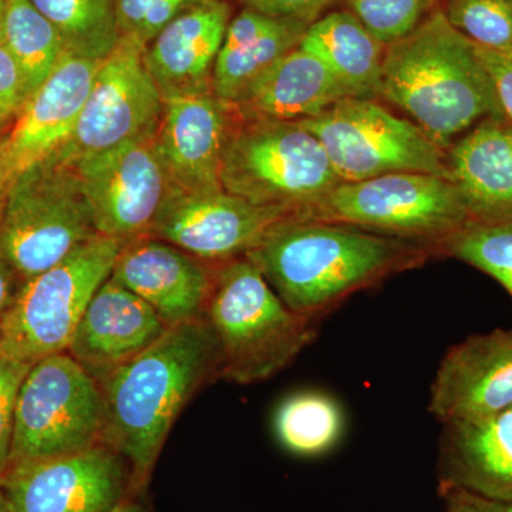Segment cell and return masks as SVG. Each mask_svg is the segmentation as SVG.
<instances>
[{
	"label": "cell",
	"mask_w": 512,
	"mask_h": 512,
	"mask_svg": "<svg viewBox=\"0 0 512 512\" xmlns=\"http://www.w3.org/2000/svg\"><path fill=\"white\" fill-rule=\"evenodd\" d=\"M215 379L220 349L204 316L170 326L140 355L97 377L104 406L100 443L126 461L136 490L147 484L185 404Z\"/></svg>",
	"instance_id": "1"
},
{
	"label": "cell",
	"mask_w": 512,
	"mask_h": 512,
	"mask_svg": "<svg viewBox=\"0 0 512 512\" xmlns=\"http://www.w3.org/2000/svg\"><path fill=\"white\" fill-rule=\"evenodd\" d=\"M426 245L288 215L272 225L247 258L292 311L319 320L353 293L420 264Z\"/></svg>",
	"instance_id": "2"
},
{
	"label": "cell",
	"mask_w": 512,
	"mask_h": 512,
	"mask_svg": "<svg viewBox=\"0 0 512 512\" xmlns=\"http://www.w3.org/2000/svg\"><path fill=\"white\" fill-rule=\"evenodd\" d=\"M382 96L443 150L481 120L503 116L476 45L441 9L386 46Z\"/></svg>",
	"instance_id": "3"
},
{
	"label": "cell",
	"mask_w": 512,
	"mask_h": 512,
	"mask_svg": "<svg viewBox=\"0 0 512 512\" xmlns=\"http://www.w3.org/2000/svg\"><path fill=\"white\" fill-rule=\"evenodd\" d=\"M204 318L220 349V379L254 384L291 365L319 320L292 311L247 258L215 264Z\"/></svg>",
	"instance_id": "4"
},
{
	"label": "cell",
	"mask_w": 512,
	"mask_h": 512,
	"mask_svg": "<svg viewBox=\"0 0 512 512\" xmlns=\"http://www.w3.org/2000/svg\"><path fill=\"white\" fill-rule=\"evenodd\" d=\"M224 191L256 205L305 212L342 183L318 138L299 121L235 116L224 156Z\"/></svg>",
	"instance_id": "5"
},
{
	"label": "cell",
	"mask_w": 512,
	"mask_h": 512,
	"mask_svg": "<svg viewBox=\"0 0 512 512\" xmlns=\"http://www.w3.org/2000/svg\"><path fill=\"white\" fill-rule=\"evenodd\" d=\"M97 235L76 170L59 151L13 180L0 220V252L23 282Z\"/></svg>",
	"instance_id": "6"
},
{
	"label": "cell",
	"mask_w": 512,
	"mask_h": 512,
	"mask_svg": "<svg viewBox=\"0 0 512 512\" xmlns=\"http://www.w3.org/2000/svg\"><path fill=\"white\" fill-rule=\"evenodd\" d=\"M301 215L416 242L434 252L471 221L451 178L424 173L340 183Z\"/></svg>",
	"instance_id": "7"
},
{
	"label": "cell",
	"mask_w": 512,
	"mask_h": 512,
	"mask_svg": "<svg viewBox=\"0 0 512 512\" xmlns=\"http://www.w3.org/2000/svg\"><path fill=\"white\" fill-rule=\"evenodd\" d=\"M123 247L97 235L60 264L20 286L0 323V346L9 356L33 366L66 352L87 305L110 278Z\"/></svg>",
	"instance_id": "8"
},
{
	"label": "cell",
	"mask_w": 512,
	"mask_h": 512,
	"mask_svg": "<svg viewBox=\"0 0 512 512\" xmlns=\"http://www.w3.org/2000/svg\"><path fill=\"white\" fill-rule=\"evenodd\" d=\"M103 419L99 383L69 353L39 360L20 387L9 467L96 446Z\"/></svg>",
	"instance_id": "9"
},
{
	"label": "cell",
	"mask_w": 512,
	"mask_h": 512,
	"mask_svg": "<svg viewBox=\"0 0 512 512\" xmlns=\"http://www.w3.org/2000/svg\"><path fill=\"white\" fill-rule=\"evenodd\" d=\"M299 123L318 138L342 183L394 173L448 175L443 148L376 100L346 97Z\"/></svg>",
	"instance_id": "10"
},
{
	"label": "cell",
	"mask_w": 512,
	"mask_h": 512,
	"mask_svg": "<svg viewBox=\"0 0 512 512\" xmlns=\"http://www.w3.org/2000/svg\"><path fill=\"white\" fill-rule=\"evenodd\" d=\"M69 163L82 184L97 234L123 245L146 237L165 201L178 191L158 153L156 136Z\"/></svg>",
	"instance_id": "11"
},
{
	"label": "cell",
	"mask_w": 512,
	"mask_h": 512,
	"mask_svg": "<svg viewBox=\"0 0 512 512\" xmlns=\"http://www.w3.org/2000/svg\"><path fill=\"white\" fill-rule=\"evenodd\" d=\"M146 49L120 37L94 76L72 138L60 148L67 161L156 136L164 100L144 60Z\"/></svg>",
	"instance_id": "12"
},
{
	"label": "cell",
	"mask_w": 512,
	"mask_h": 512,
	"mask_svg": "<svg viewBox=\"0 0 512 512\" xmlns=\"http://www.w3.org/2000/svg\"><path fill=\"white\" fill-rule=\"evenodd\" d=\"M0 483L10 512H113L136 494L130 467L103 443L13 464Z\"/></svg>",
	"instance_id": "13"
},
{
	"label": "cell",
	"mask_w": 512,
	"mask_h": 512,
	"mask_svg": "<svg viewBox=\"0 0 512 512\" xmlns=\"http://www.w3.org/2000/svg\"><path fill=\"white\" fill-rule=\"evenodd\" d=\"M291 214L295 212L256 205L224 190L175 191L148 235L208 264H221L247 255L272 225Z\"/></svg>",
	"instance_id": "14"
},
{
	"label": "cell",
	"mask_w": 512,
	"mask_h": 512,
	"mask_svg": "<svg viewBox=\"0 0 512 512\" xmlns=\"http://www.w3.org/2000/svg\"><path fill=\"white\" fill-rule=\"evenodd\" d=\"M100 62L66 50L26 101L8 133L0 137V160L12 181L72 138Z\"/></svg>",
	"instance_id": "15"
},
{
	"label": "cell",
	"mask_w": 512,
	"mask_h": 512,
	"mask_svg": "<svg viewBox=\"0 0 512 512\" xmlns=\"http://www.w3.org/2000/svg\"><path fill=\"white\" fill-rule=\"evenodd\" d=\"M512 406V329L470 336L448 350L431 384L441 424L480 419Z\"/></svg>",
	"instance_id": "16"
},
{
	"label": "cell",
	"mask_w": 512,
	"mask_h": 512,
	"mask_svg": "<svg viewBox=\"0 0 512 512\" xmlns=\"http://www.w3.org/2000/svg\"><path fill=\"white\" fill-rule=\"evenodd\" d=\"M214 269L215 264L146 235L121 247L110 278L174 326L204 316Z\"/></svg>",
	"instance_id": "17"
},
{
	"label": "cell",
	"mask_w": 512,
	"mask_h": 512,
	"mask_svg": "<svg viewBox=\"0 0 512 512\" xmlns=\"http://www.w3.org/2000/svg\"><path fill=\"white\" fill-rule=\"evenodd\" d=\"M235 113L214 93L164 101L156 146L178 191L215 192Z\"/></svg>",
	"instance_id": "18"
},
{
	"label": "cell",
	"mask_w": 512,
	"mask_h": 512,
	"mask_svg": "<svg viewBox=\"0 0 512 512\" xmlns=\"http://www.w3.org/2000/svg\"><path fill=\"white\" fill-rule=\"evenodd\" d=\"M229 22L227 2L198 0L148 45L144 60L164 101L212 93V73Z\"/></svg>",
	"instance_id": "19"
},
{
	"label": "cell",
	"mask_w": 512,
	"mask_h": 512,
	"mask_svg": "<svg viewBox=\"0 0 512 512\" xmlns=\"http://www.w3.org/2000/svg\"><path fill=\"white\" fill-rule=\"evenodd\" d=\"M168 328L146 301L109 278L87 305L66 352L97 379L150 348Z\"/></svg>",
	"instance_id": "20"
},
{
	"label": "cell",
	"mask_w": 512,
	"mask_h": 512,
	"mask_svg": "<svg viewBox=\"0 0 512 512\" xmlns=\"http://www.w3.org/2000/svg\"><path fill=\"white\" fill-rule=\"evenodd\" d=\"M440 494L463 491L487 500H512V406L480 419L443 424Z\"/></svg>",
	"instance_id": "21"
},
{
	"label": "cell",
	"mask_w": 512,
	"mask_h": 512,
	"mask_svg": "<svg viewBox=\"0 0 512 512\" xmlns=\"http://www.w3.org/2000/svg\"><path fill=\"white\" fill-rule=\"evenodd\" d=\"M447 170L471 221L512 220V124L491 116L458 137Z\"/></svg>",
	"instance_id": "22"
},
{
	"label": "cell",
	"mask_w": 512,
	"mask_h": 512,
	"mask_svg": "<svg viewBox=\"0 0 512 512\" xmlns=\"http://www.w3.org/2000/svg\"><path fill=\"white\" fill-rule=\"evenodd\" d=\"M328 67L298 46L266 70L231 104L242 120L302 121L313 119L346 99Z\"/></svg>",
	"instance_id": "23"
},
{
	"label": "cell",
	"mask_w": 512,
	"mask_h": 512,
	"mask_svg": "<svg viewBox=\"0 0 512 512\" xmlns=\"http://www.w3.org/2000/svg\"><path fill=\"white\" fill-rule=\"evenodd\" d=\"M308 26L242 10L225 33L212 73V93L231 106L266 70L299 46Z\"/></svg>",
	"instance_id": "24"
},
{
	"label": "cell",
	"mask_w": 512,
	"mask_h": 512,
	"mask_svg": "<svg viewBox=\"0 0 512 512\" xmlns=\"http://www.w3.org/2000/svg\"><path fill=\"white\" fill-rule=\"evenodd\" d=\"M299 46L328 67L349 97L382 96L386 46L349 10H333L311 23Z\"/></svg>",
	"instance_id": "25"
},
{
	"label": "cell",
	"mask_w": 512,
	"mask_h": 512,
	"mask_svg": "<svg viewBox=\"0 0 512 512\" xmlns=\"http://www.w3.org/2000/svg\"><path fill=\"white\" fill-rule=\"evenodd\" d=\"M2 43L19 64L30 96L55 69L66 46L60 33L30 0H8Z\"/></svg>",
	"instance_id": "26"
},
{
	"label": "cell",
	"mask_w": 512,
	"mask_h": 512,
	"mask_svg": "<svg viewBox=\"0 0 512 512\" xmlns=\"http://www.w3.org/2000/svg\"><path fill=\"white\" fill-rule=\"evenodd\" d=\"M62 36L67 52L103 60L120 40L114 0H30Z\"/></svg>",
	"instance_id": "27"
},
{
	"label": "cell",
	"mask_w": 512,
	"mask_h": 512,
	"mask_svg": "<svg viewBox=\"0 0 512 512\" xmlns=\"http://www.w3.org/2000/svg\"><path fill=\"white\" fill-rule=\"evenodd\" d=\"M343 412L328 394L299 392L284 400L275 414V433L282 446L299 456H318L338 443Z\"/></svg>",
	"instance_id": "28"
},
{
	"label": "cell",
	"mask_w": 512,
	"mask_h": 512,
	"mask_svg": "<svg viewBox=\"0 0 512 512\" xmlns=\"http://www.w3.org/2000/svg\"><path fill=\"white\" fill-rule=\"evenodd\" d=\"M440 252L490 275L512 298V220L470 221L447 239Z\"/></svg>",
	"instance_id": "29"
},
{
	"label": "cell",
	"mask_w": 512,
	"mask_h": 512,
	"mask_svg": "<svg viewBox=\"0 0 512 512\" xmlns=\"http://www.w3.org/2000/svg\"><path fill=\"white\" fill-rule=\"evenodd\" d=\"M443 12L477 47L512 55V0H447Z\"/></svg>",
	"instance_id": "30"
},
{
	"label": "cell",
	"mask_w": 512,
	"mask_h": 512,
	"mask_svg": "<svg viewBox=\"0 0 512 512\" xmlns=\"http://www.w3.org/2000/svg\"><path fill=\"white\" fill-rule=\"evenodd\" d=\"M365 28L384 46L403 39L419 26L430 0H345Z\"/></svg>",
	"instance_id": "31"
},
{
	"label": "cell",
	"mask_w": 512,
	"mask_h": 512,
	"mask_svg": "<svg viewBox=\"0 0 512 512\" xmlns=\"http://www.w3.org/2000/svg\"><path fill=\"white\" fill-rule=\"evenodd\" d=\"M197 2L198 0H114L120 37L134 40L147 50L148 45L171 20Z\"/></svg>",
	"instance_id": "32"
},
{
	"label": "cell",
	"mask_w": 512,
	"mask_h": 512,
	"mask_svg": "<svg viewBox=\"0 0 512 512\" xmlns=\"http://www.w3.org/2000/svg\"><path fill=\"white\" fill-rule=\"evenodd\" d=\"M32 366L9 356L0 346V477L8 471L16 404Z\"/></svg>",
	"instance_id": "33"
},
{
	"label": "cell",
	"mask_w": 512,
	"mask_h": 512,
	"mask_svg": "<svg viewBox=\"0 0 512 512\" xmlns=\"http://www.w3.org/2000/svg\"><path fill=\"white\" fill-rule=\"evenodd\" d=\"M30 93L19 64L0 42V133L16 120Z\"/></svg>",
	"instance_id": "34"
},
{
	"label": "cell",
	"mask_w": 512,
	"mask_h": 512,
	"mask_svg": "<svg viewBox=\"0 0 512 512\" xmlns=\"http://www.w3.org/2000/svg\"><path fill=\"white\" fill-rule=\"evenodd\" d=\"M247 8L278 19H292L298 22H316L339 0H242Z\"/></svg>",
	"instance_id": "35"
},
{
	"label": "cell",
	"mask_w": 512,
	"mask_h": 512,
	"mask_svg": "<svg viewBox=\"0 0 512 512\" xmlns=\"http://www.w3.org/2000/svg\"><path fill=\"white\" fill-rule=\"evenodd\" d=\"M477 55L490 76L501 114L512 124V55L477 47Z\"/></svg>",
	"instance_id": "36"
},
{
	"label": "cell",
	"mask_w": 512,
	"mask_h": 512,
	"mask_svg": "<svg viewBox=\"0 0 512 512\" xmlns=\"http://www.w3.org/2000/svg\"><path fill=\"white\" fill-rule=\"evenodd\" d=\"M23 281L0 252V323L15 301Z\"/></svg>",
	"instance_id": "37"
},
{
	"label": "cell",
	"mask_w": 512,
	"mask_h": 512,
	"mask_svg": "<svg viewBox=\"0 0 512 512\" xmlns=\"http://www.w3.org/2000/svg\"><path fill=\"white\" fill-rule=\"evenodd\" d=\"M454 493H458L461 495V497L466 498L468 503L474 505V507H476L480 512H512V500H487V498H481L477 497V495L463 493V491H454Z\"/></svg>",
	"instance_id": "38"
},
{
	"label": "cell",
	"mask_w": 512,
	"mask_h": 512,
	"mask_svg": "<svg viewBox=\"0 0 512 512\" xmlns=\"http://www.w3.org/2000/svg\"><path fill=\"white\" fill-rule=\"evenodd\" d=\"M441 497L446 501V512H480L474 505L468 503L466 498L461 497L458 493H454V491L441 494Z\"/></svg>",
	"instance_id": "39"
},
{
	"label": "cell",
	"mask_w": 512,
	"mask_h": 512,
	"mask_svg": "<svg viewBox=\"0 0 512 512\" xmlns=\"http://www.w3.org/2000/svg\"><path fill=\"white\" fill-rule=\"evenodd\" d=\"M13 181L10 178L8 170L0 160V220H2L3 210H5L6 198H8V192L10 185Z\"/></svg>",
	"instance_id": "40"
},
{
	"label": "cell",
	"mask_w": 512,
	"mask_h": 512,
	"mask_svg": "<svg viewBox=\"0 0 512 512\" xmlns=\"http://www.w3.org/2000/svg\"><path fill=\"white\" fill-rule=\"evenodd\" d=\"M113 512H147V510L144 508L143 504L136 501L133 495V497L128 498L127 501H124V503Z\"/></svg>",
	"instance_id": "41"
},
{
	"label": "cell",
	"mask_w": 512,
	"mask_h": 512,
	"mask_svg": "<svg viewBox=\"0 0 512 512\" xmlns=\"http://www.w3.org/2000/svg\"><path fill=\"white\" fill-rule=\"evenodd\" d=\"M0 512H10L8 500H6L5 491H3L2 483H0Z\"/></svg>",
	"instance_id": "42"
},
{
	"label": "cell",
	"mask_w": 512,
	"mask_h": 512,
	"mask_svg": "<svg viewBox=\"0 0 512 512\" xmlns=\"http://www.w3.org/2000/svg\"><path fill=\"white\" fill-rule=\"evenodd\" d=\"M6 3H8V0H0V42H2L3 19H5Z\"/></svg>",
	"instance_id": "43"
},
{
	"label": "cell",
	"mask_w": 512,
	"mask_h": 512,
	"mask_svg": "<svg viewBox=\"0 0 512 512\" xmlns=\"http://www.w3.org/2000/svg\"><path fill=\"white\" fill-rule=\"evenodd\" d=\"M0 134H2V133H0ZM0 137H2V136H0Z\"/></svg>",
	"instance_id": "44"
}]
</instances>
